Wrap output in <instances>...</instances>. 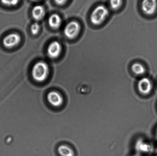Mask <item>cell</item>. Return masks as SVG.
<instances>
[{
  "mask_svg": "<svg viewBox=\"0 0 157 156\" xmlns=\"http://www.w3.org/2000/svg\"><path fill=\"white\" fill-rule=\"evenodd\" d=\"M68 0H54L56 4L59 5H63Z\"/></svg>",
  "mask_w": 157,
  "mask_h": 156,
  "instance_id": "e0dca14e",
  "label": "cell"
},
{
  "mask_svg": "<svg viewBox=\"0 0 157 156\" xmlns=\"http://www.w3.org/2000/svg\"><path fill=\"white\" fill-rule=\"evenodd\" d=\"M141 9L145 14H154L157 9V0H142Z\"/></svg>",
  "mask_w": 157,
  "mask_h": 156,
  "instance_id": "5b68a950",
  "label": "cell"
},
{
  "mask_svg": "<svg viewBox=\"0 0 157 156\" xmlns=\"http://www.w3.org/2000/svg\"><path fill=\"white\" fill-rule=\"evenodd\" d=\"M40 29V27L39 24L37 22H35L32 24L31 27V32L32 34L36 35L38 34Z\"/></svg>",
  "mask_w": 157,
  "mask_h": 156,
  "instance_id": "2e32d148",
  "label": "cell"
},
{
  "mask_svg": "<svg viewBox=\"0 0 157 156\" xmlns=\"http://www.w3.org/2000/svg\"><path fill=\"white\" fill-rule=\"evenodd\" d=\"M62 51V46L57 41H53L48 47V55L51 59H56L60 55Z\"/></svg>",
  "mask_w": 157,
  "mask_h": 156,
  "instance_id": "52a82bcc",
  "label": "cell"
},
{
  "mask_svg": "<svg viewBox=\"0 0 157 156\" xmlns=\"http://www.w3.org/2000/svg\"><path fill=\"white\" fill-rule=\"evenodd\" d=\"M58 153L60 156H75L74 151L67 145H62L58 148Z\"/></svg>",
  "mask_w": 157,
  "mask_h": 156,
  "instance_id": "7c38bea8",
  "label": "cell"
},
{
  "mask_svg": "<svg viewBox=\"0 0 157 156\" xmlns=\"http://www.w3.org/2000/svg\"><path fill=\"white\" fill-rule=\"evenodd\" d=\"M156 154H157V151H156Z\"/></svg>",
  "mask_w": 157,
  "mask_h": 156,
  "instance_id": "ffe728a7",
  "label": "cell"
},
{
  "mask_svg": "<svg viewBox=\"0 0 157 156\" xmlns=\"http://www.w3.org/2000/svg\"><path fill=\"white\" fill-rule=\"evenodd\" d=\"M49 103L52 106L55 107L61 106L63 103V98L59 93L52 91L49 93L47 96Z\"/></svg>",
  "mask_w": 157,
  "mask_h": 156,
  "instance_id": "ba28073f",
  "label": "cell"
},
{
  "mask_svg": "<svg viewBox=\"0 0 157 156\" xmlns=\"http://www.w3.org/2000/svg\"><path fill=\"white\" fill-rule=\"evenodd\" d=\"M109 13V9L105 6L101 5L97 6L91 14V22L94 25H100L105 20Z\"/></svg>",
  "mask_w": 157,
  "mask_h": 156,
  "instance_id": "7a4b0ae2",
  "label": "cell"
},
{
  "mask_svg": "<svg viewBox=\"0 0 157 156\" xmlns=\"http://www.w3.org/2000/svg\"><path fill=\"white\" fill-rule=\"evenodd\" d=\"M156 138L157 140V129L156 130Z\"/></svg>",
  "mask_w": 157,
  "mask_h": 156,
  "instance_id": "ac0fdd59",
  "label": "cell"
},
{
  "mask_svg": "<svg viewBox=\"0 0 157 156\" xmlns=\"http://www.w3.org/2000/svg\"><path fill=\"white\" fill-rule=\"evenodd\" d=\"M132 70L134 73L138 76L142 75L146 72L145 67L142 64L138 63H136L132 65Z\"/></svg>",
  "mask_w": 157,
  "mask_h": 156,
  "instance_id": "4fadbf2b",
  "label": "cell"
},
{
  "mask_svg": "<svg viewBox=\"0 0 157 156\" xmlns=\"http://www.w3.org/2000/svg\"><path fill=\"white\" fill-rule=\"evenodd\" d=\"M138 88L140 93L144 95H147L151 92L153 89V85L150 79L144 77L139 80Z\"/></svg>",
  "mask_w": 157,
  "mask_h": 156,
  "instance_id": "8992f818",
  "label": "cell"
},
{
  "mask_svg": "<svg viewBox=\"0 0 157 156\" xmlns=\"http://www.w3.org/2000/svg\"><path fill=\"white\" fill-rule=\"evenodd\" d=\"M49 73V69L47 63L40 61L37 62L32 69V77L35 81L43 82L47 79Z\"/></svg>",
  "mask_w": 157,
  "mask_h": 156,
  "instance_id": "6da1fadb",
  "label": "cell"
},
{
  "mask_svg": "<svg viewBox=\"0 0 157 156\" xmlns=\"http://www.w3.org/2000/svg\"><path fill=\"white\" fill-rule=\"evenodd\" d=\"M48 23L49 25L52 28L58 29L62 24V19L59 15L57 14H53L49 17Z\"/></svg>",
  "mask_w": 157,
  "mask_h": 156,
  "instance_id": "8fae6325",
  "label": "cell"
},
{
  "mask_svg": "<svg viewBox=\"0 0 157 156\" xmlns=\"http://www.w3.org/2000/svg\"><path fill=\"white\" fill-rule=\"evenodd\" d=\"M134 156H139L138 155H135Z\"/></svg>",
  "mask_w": 157,
  "mask_h": 156,
  "instance_id": "44dd1931",
  "label": "cell"
},
{
  "mask_svg": "<svg viewBox=\"0 0 157 156\" xmlns=\"http://www.w3.org/2000/svg\"><path fill=\"white\" fill-rule=\"evenodd\" d=\"M32 1H40V0H32Z\"/></svg>",
  "mask_w": 157,
  "mask_h": 156,
  "instance_id": "d6986e66",
  "label": "cell"
},
{
  "mask_svg": "<svg viewBox=\"0 0 157 156\" xmlns=\"http://www.w3.org/2000/svg\"><path fill=\"white\" fill-rule=\"evenodd\" d=\"M21 41V36L19 34L12 33L5 37L3 39L2 43L6 48L10 49L18 45Z\"/></svg>",
  "mask_w": 157,
  "mask_h": 156,
  "instance_id": "277c9868",
  "label": "cell"
},
{
  "mask_svg": "<svg viewBox=\"0 0 157 156\" xmlns=\"http://www.w3.org/2000/svg\"><path fill=\"white\" fill-rule=\"evenodd\" d=\"M45 10L41 5H35L32 10V16L35 20L39 21L44 17Z\"/></svg>",
  "mask_w": 157,
  "mask_h": 156,
  "instance_id": "30bf717a",
  "label": "cell"
},
{
  "mask_svg": "<svg viewBox=\"0 0 157 156\" xmlns=\"http://www.w3.org/2000/svg\"><path fill=\"white\" fill-rule=\"evenodd\" d=\"M135 146V149L138 153H148L153 151V146L142 139L138 140L136 142Z\"/></svg>",
  "mask_w": 157,
  "mask_h": 156,
  "instance_id": "9c48e42d",
  "label": "cell"
},
{
  "mask_svg": "<svg viewBox=\"0 0 157 156\" xmlns=\"http://www.w3.org/2000/svg\"><path fill=\"white\" fill-rule=\"evenodd\" d=\"M81 30V26L77 21H73L65 26L64 33L65 36L69 39H73L78 36Z\"/></svg>",
  "mask_w": 157,
  "mask_h": 156,
  "instance_id": "3957f363",
  "label": "cell"
},
{
  "mask_svg": "<svg viewBox=\"0 0 157 156\" xmlns=\"http://www.w3.org/2000/svg\"><path fill=\"white\" fill-rule=\"evenodd\" d=\"M123 4V0H110L109 5L112 10H117L121 8Z\"/></svg>",
  "mask_w": 157,
  "mask_h": 156,
  "instance_id": "5bb4252c",
  "label": "cell"
},
{
  "mask_svg": "<svg viewBox=\"0 0 157 156\" xmlns=\"http://www.w3.org/2000/svg\"><path fill=\"white\" fill-rule=\"evenodd\" d=\"M2 4L8 7H12L18 5L20 0H1Z\"/></svg>",
  "mask_w": 157,
  "mask_h": 156,
  "instance_id": "9a60e30c",
  "label": "cell"
}]
</instances>
